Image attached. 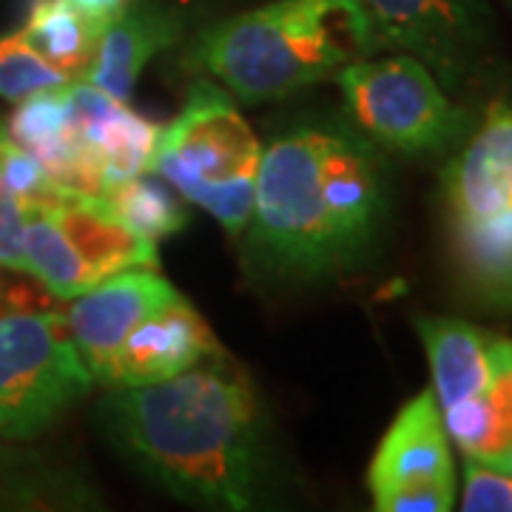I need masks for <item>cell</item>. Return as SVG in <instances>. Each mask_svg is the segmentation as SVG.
I'll list each match as a JSON object with an SVG mask.
<instances>
[{
	"label": "cell",
	"instance_id": "1",
	"mask_svg": "<svg viewBox=\"0 0 512 512\" xmlns=\"http://www.w3.org/2000/svg\"><path fill=\"white\" fill-rule=\"evenodd\" d=\"M106 439L171 495L251 510L262 476V416L248 373L222 350L154 384L111 387Z\"/></svg>",
	"mask_w": 512,
	"mask_h": 512
},
{
	"label": "cell",
	"instance_id": "2",
	"mask_svg": "<svg viewBox=\"0 0 512 512\" xmlns=\"http://www.w3.org/2000/svg\"><path fill=\"white\" fill-rule=\"evenodd\" d=\"M373 140L348 126H305L262 148L251 254L276 274L325 276L373 245L387 214Z\"/></svg>",
	"mask_w": 512,
	"mask_h": 512
},
{
	"label": "cell",
	"instance_id": "3",
	"mask_svg": "<svg viewBox=\"0 0 512 512\" xmlns=\"http://www.w3.org/2000/svg\"><path fill=\"white\" fill-rule=\"evenodd\" d=\"M373 52L379 40L362 0H274L205 29L185 63L262 103L333 80Z\"/></svg>",
	"mask_w": 512,
	"mask_h": 512
},
{
	"label": "cell",
	"instance_id": "4",
	"mask_svg": "<svg viewBox=\"0 0 512 512\" xmlns=\"http://www.w3.org/2000/svg\"><path fill=\"white\" fill-rule=\"evenodd\" d=\"M259 163L262 146L231 94L202 80L183 111L160 128L148 171L239 237L254 211Z\"/></svg>",
	"mask_w": 512,
	"mask_h": 512
},
{
	"label": "cell",
	"instance_id": "5",
	"mask_svg": "<svg viewBox=\"0 0 512 512\" xmlns=\"http://www.w3.org/2000/svg\"><path fill=\"white\" fill-rule=\"evenodd\" d=\"M456 254L484 293L512 282V106H493L444 168Z\"/></svg>",
	"mask_w": 512,
	"mask_h": 512
},
{
	"label": "cell",
	"instance_id": "6",
	"mask_svg": "<svg viewBox=\"0 0 512 512\" xmlns=\"http://www.w3.org/2000/svg\"><path fill=\"white\" fill-rule=\"evenodd\" d=\"M23 251L26 274L60 299L92 291L128 268H160L154 242L128 231L100 200L74 191L32 200Z\"/></svg>",
	"mask_w": 512,
	"mask_h": 512
},
{
	"label": "cell",
	"instance_id": "7",
	"mask_svg": "<svg viewBox=\"0 0 512 512\" xmlns=\"http://www.w3.org/2000/svg\"><path fill=\"white\" fill-rule=\"evenodd\" d=\"M333 80L359 131L399 154H441L470 128L467 111L447 97L439 77L419 57L404 52L382 60L362 57Z\"/></svg>",
	"mask_w": 512,
	"mask_h": 512
},
{
	"label": "cell",
	"instance_id": "8",
	"mask_svg": "<svg viewBox=\"0 0 512 512\" xmlns=\"http://www.w3.org/2000/svg\"><path fill=\"white\" fill-rule=\"evenodd\" d=\"M92 384L63 316L0 311V436H35Z\"/></svg>",
	"mask_w": 512,
	"mask_h": 512
},
{
	"label": "cell",
	"instance_id": "9",
	"mask_svg": "<svg viewBox=\"0 0 512 512\" xmlns=\"http://www.w3.org/2000/svg\"><path fill=\"white\" fill-rule=\"evenodd\" d=\"M379 512H447L456 504V464L433 390L413 396L387 427L367 467Z\"/></svg>",
	"mask_w": 512,
	"mask_h": 512
},
{
	"label": "cell",
	"instance_id": "10",
	"mask_svg": "<svg viewBox=\"0 0 512 512\" xmlns=\"http://www.w3.org/2000/svg\"><path fill=\"white\" fill-rule=\"evenodd\" d=\"M379 40L419 57L441 86L458 89L490 60L493 15L484 0H362Z\"/></svg>",
	"mask_w": 512,
	"mask_h": 512
},
{
	"label": "cell",
	"instance_id": "11",
	"mask_svg": "<svg viewBox=\"0 0 512 512\" xmlns=\"http://www.w3.org/2000/svg\"><path fill=\"white\" fill-rule=\"evenodd\" d=\"M177 296V288L160 274V268H128L74 296L63 319L94 382L106 379L111 359L131 330Z\"/></svg>",
	"mask_w": 512,
	"mask_h": 512
},
{
	"label": "cell",
	"instance_id": "12",
	"mask_svg": "<svg viewBox=\"0 0 512 512\" xmlns=\"http://www.w3.org/2000/svg\"><path fill=\"white\" fill-rule=\"evenodd\" d=\"M217 353H222L217 336L194 305L177 296L131 330L123 348L111 359L103 384L134 387L163 382Z\"/></svg>",
	"mask_w": 512,
	"mask_h": 512
},
{
	"label": "cell",
	"instance_id": "13",
	"mask_svg": "<svg viewBox=\"0 0 512 512\" xmlns=\"http://www.w3.org/2000/svg\"><path fill=\"white\" fill-rule=\"evenodd\" d=\"M177 37H180V20L171 12L131 0L103 23L92 63L80 80L126 103L151 57L174 46Z\"/></svg>",
	"mask_w": 512,
	"mask_h": 512
},
{
	"label": "cell",
	"instance_id": "14",
	"mask_svg": "<svg viewBox=\"0 0 512 512\" xmlns=\"http://www.w3.org/2000/svg\"><path fill=\"white\" fill-rule=\"evenodd\" d=\"M416 328L427 350L439 407L476 396L493 382L507 342L504 336L447 316H421L416 319Z\"/></svg>",
	"mask_w": 512,
	"mask_h": 512
},
{
	"label": "cell",
	"instance_id": "15",
	"mask_svg": "<svg viewBox=\"0 0 512 512\" xmlns=\"http://www.w3.org/2000/svg\"><path fill=\"white\" fill-rule=\"evenodd\" d=\"M103 23L72 0H35L20 37L66 80H80L92 63Z\"/></svg>",
	"mask_w": 512,
	"mask_h": 512
},
{
	"label": "cell",
	"instance_id": "16",
	"mask_svg": "<svg viewBox=\"0 0 512 512\" xmlns=\"http://www.w3.org/2000/svg\"><path fill=\"white\" fill-rule=\"evenodd\" d=\"M100 202L114 220L154 245L177 234L188 222V211L171 191V185L148 177V171L111 183L100 194Z\"/></svg>",
	"mask_w": 512,
	"mask_h": 512
},
{
	"label": "cell",
	"instance_id": "17",
	"mask_svg": "<svg viewBox=\"0 0 512 512\" xmlns=\"http://www.w3.org/2000/svg\"><path fill=\"white\" fill-rule=\"evenodd\" d=\"M63 83L69 80L37 55L20 32L0 37V97L20 103L29 94L57 89Z\"/></svg>",
	"mask_w": 512,
	"mask_h": 512
},
{
	"label": "cell",
	"instance_id": "18",
	"mask_svg": "<svg viewBox=\"0 0 512 512\" xmlns=\"http://www.w3.org/2000/svg\"><path fill=\"white\" fill-rule=\"evenodd\" d=\"M63 86L43 89L20 100L18 111L6 123V137L40 157L63 137Z\"/></svg>",
	"mask_w": 512,
	"mask_h": 512
},
{
	"label": "cell",
	"instance_id": "19",
	"mask_svg": "<svg viewBox=\"0 0 512 512\" xmlns=\"http://www.w3.org/2000/svg\"><path fill=\"white\" fill-rule=\"evenodd\" d=\"M464 512H512V473L467 458L464 464Z\"/></svg>",
	"mask_w": 512,
	"mask_h": 512
},
{
	"label": "cell",
	"instance_id": "20",
	"mask_svg": "<svg viewBox=\"0 0 512 512\" xmlns=\"http://www.w3.org/2000/svg\"><path fill=\"white\" fill-rule=\"evenodd\" d=\"M32 200L20 197L6 183H0V268L26 274V251H23V234L29 220Z\"/></svg>",
	"mask_w": 512,
	"mask_h": 512
},
{
	"label": "cell",
	"instance_id": "21",
	"mask_svg": "<svg viewBox=\"0 0 512 512\" xmlns=\"http://www.w3.org/2000/svg\"><path fill=\"white\" fill-rule=\"evenodd\" d=\"M77 9H83L86 15H92L97 20H109L111 15H117L123 6H128L131 0H72Z\"/></svg>",
	"mask_w": 512,
	"mask_h": 512
},
{
	"label": "cell",
	"instance_id": "22",
	"mask_svg": "<svg viewBox=\"0 0 512 512\" xmlns=\"http://www.w3.org/2000/svg\"><path fill=\"white\" fill-rule=\"evenodd\" d=\"M490 302H495V305H501V308H507V311H512V282H507V285H501V288H495V291L484 293Z\"/></svg>",
	"mask_w": 512,
	"mask_h": 512
}]
</instances>
